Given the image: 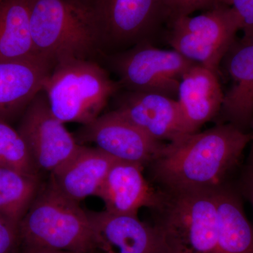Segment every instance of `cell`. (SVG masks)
Returning a JSON list of instances; mask_svg holds the SVG:
<instances>
[{
    "label": "cell",
    "instance_id": "9a60e30c",
    "mask_svg": "<svg viewBox=\"0 0 253 253\" xmlns=\"http://www.w3.org/2000/svg\"><path fill=\"white\" fill-rule=\"evenodd\" d=\"M176 101L187 134L197 132L217 117L224 101L219 77L196 64L181 78Z\"/></svg>",
    "mask_w": 253,
    "mask_h": 253
},
{
    "label": "cell",
    "instance_id": "ffe728a7",
    "mask_svg": "<svg viewBox=\"0 0 253 253\" xmlns=\"http://www.w3.org/2000/svg\"><path fill=\"white\" fill-rule=\"evenodd\" d=\"M41 187L39 176L0 167V217L18 228Z\"/></svg>",
    "mask_w": 253,
    "mask_h": 253
},
{
    "label": "cell",
    "instance_id": "277c9868",
    "mask_svg": "<svg viewBox=\"0 0 253 253\" xmlns=\"http://www.w3.org/2000/svg\"><path fill=\"white\" fill-rule=\"evenodd\" d=\"M214 190H161V202L151 211L163 253H219Z\"/></svg>",
    "mask_w": 253,
    "mask_h": 253
},
{
    "label": "cell",
    "instance_id": "ba28073f",
    "mask_svg": "<svg viewBox=\"0 0 253 253\" xmlns=\"http://www.w3.org/2000/svg\"><path fill=\"white\" fill-rule=\"evenodd\" d=\"M101 43L129 48L151 41L168 16L165 0H94Z\"/></svg>",
    "mask_w": 253,
    "mask_h": 253
},
{
    "label": "cell",
    "instance_id": "d4e9b609",
    "mask_svg": "<svg viewBox=\"0 0 253 253\" xmlns=\"http://www.w3.org/2000/svg\"><path fill=\"white\" fill-rule=\"evenodd\" d=\"M249 158L241 179V191L249 200L253 208V139L251 141Z\"/></svg>",
    "mask_w": 253,
    "mask_h": 253
},
{
    "label": "cell",
    "instance_id": "8992f818",
    "mask_svg": "<svg viewBox=\"0 0 253 253\" xmlns=\"http://www.w3.org/2000/svg\"><path fill=\"white\" fill-rule=\"evenodd\" d=\"M167 26L166 39L172 49L219 77L222 60L241 31L235 10L221 3L198 16L174 18Z\"/></svg>",
    "mask_w": 253,
    "mask_h": 253
},
{
    "label": "cell",
    "instance_id": "f1b7e54d",
    "mask_svg": "<svg viewBox=\"0 0 253 253\" xmlns=\"http://www.w3.org/2000/svg\"><path fill=\"white\" fill-rule=\"evenodd\" d=\"M84 1H89V2H91L93 4V1H94V0H84Z\"/></svg>",
    "mask_w": 253,
    "mask_h": 253
},
{
    "label": "cell",
    "instance_id": "4316f807",
    "mask_svg": "<svg viewBox=\"0 0 253 253\" xmlns=\"http://www.w3.org/2000/svg\"><path fill=\"white\" fill-rule=\"evenodd\" d=\"M105 253H116L111 249H107L106 251H104Z\"/></svg>",
    "mask_w": 253,
    "mask_h": 253
},
{
    "label": "cell",
    "instance_id": "2e32d148",
    "mask_svg": "<svg viewBox=\"0 0 253 253\" xmlns=\"http://www.w3.org/2000/svg\"><path fill=\"white\" fill-rule=\"evenodd\" d=\"M99 241V249L116 253H163L156 228L135 215L106 211L88 212Z\"/></svg>",
    "mask_w": 253,
    "mask_h": 253
},
{
    "label": "cell",
    "instance_id": "cb8c5ba5",
    "mask_svg": "<svg viewBox=\"0 0 253 253\" xmlns=\"http://www.w3.org/2000/svg\"><path fill=\"white\" fill-rule=\"evenodd\" d=\"M18 228L0 217V253H19Z\"/></svg>",
    "mask_w": 253,
    "mask_h": 253
},
{
    "label": "cell",
    "instance_id": "e0dca14e",
    "mask_svg": "<svg viewBox=\"0 0 253 253\" xmlns=\"http://www.w3.org/2000/svg\"><path fill=\"white\" fill-rule=\"evenodd\" d=\"M51 66L38 61L0 63V120L24 111L42 90Z\"/></svg>",
    "mask_w": 253,
    "mask_h": 253
},
{
    "label": "cell",
    "instance_id": "30bf717a",
    "mask_svg": "<svg viewBox=\"0 0 253 253\" xmlns=\"http://www.w3.org/2000/svg\"><path fill=\"white\" fill-rule=\"evenodd\" d=\"M76 138L80 143H93L114 159L141 165L154 161L164 146L141 130L116 111L101 115L80 130Z\"/></svg>",
    "mask_w": 253,
    "mask_h": 253
},
{
    "label": "cell",
    "instance_id": "44dd1931",
    "mask_svg": "<svg viewBox=\"0 0 253 253\" xmlns=\"http://www.w3.org/2000/svg\"><path fill=\"white\" fill-rule=\"evenodd\" d=\"M0 167L39 176L40 171L23 136L2 120H0Z\"/></svg>",
    "mask_w": 253,
    "mask_h": 253
},
{
    "label": "cell",
    "instance_id": "7a4b0ae2",
    "mask_svg": "<svg viewBox=\"0 0 253 253\" xmlns=\"http://www.w3.org/2000/svg\"><path fill=\"white\" fill-rule=\"evenodd\" d=\"M32 39L51 68L63 61L89 59L101 44L92 3L84 0H29Z\"/></svg>",
    "mask_w": 253,
    "mask_h": 253
},
{
    "label": "cell",
    "instance_id": "6da1fadb",
    "mask_svg": "<svg viewBox=\"0 0 253 253\" xmlns=\"http://www.w3.org/2000/svg\"><path fill=\"white\" fill-rule=\"evenodd\" d=\"M253 139L251 131L229 123L184 134L166 143L147 168L162 191L214 190L227 184Z\"/></svg>",
    "mask_w": 253,
    "mask_h": 253
},
{
    "label": "cell",
    "instance_id": "9c48e42d",
    "mask_svg": "<svg viewBox=\"0 0 253 253\" xmlns=\"http://www.w3.org/2000/svg\"><path fill=\"white\" fill-rule=\"evenodd\" d=\"M38 170L51 173L77 152L81 144L50 109L41 90L24 111L17 129Z\"/></svg>",
    "mask_w": 253,
    "mask_h": 253
},
{
    "label": "cell",
    "instance_id": "52a82bcc",
    "mask_svg": "<svg viewBox=\"0 0 253 253\" xmlns=\"http://www.w3.org/2000/svg\"><path fill=\"white\" fill-rule=\"evenodd\" d=\"M111 66L126 91L155 93L174 98L184 73L196 65L174 49L146 41L113 55Z\"/></svg>",
    "mask_w": 253,
    "mask_h": 253
},
{
    "label": "cell",
    "instance_id": "f546056e",
    "mask_svg": "<svg viewBox=\"0 0 253 253\" xmlns=\"http://www.w3.org/2000/svg\"><path fill=\"white\" fill-rule=\"evenodd\" d=\"M220 1L221 3H222V4H224V0H219Z\"/></svg>",
    "mask_w": 253,
    "mask_h": 253
},
{
    "label": "cell",
    "instance_id": "603a6c76",
    "mask_svg": "<svg viewBox=\"0 0 253 253\" xmlns=\"http://www.w3.org/2000/svg\"><path fill=\"white\" fill-rule=\"evenodd\" d=\"M239 15L243 38H253V0H224Z\"/></svg>",
    "mask_w": 253,
    "mask_h": 253
},
{
    "label": "cell",
    "instance_id": "4dcf8cb0",
    "mask_svg": "<svg viewBox=\"0 0 253 253\" xmlns=\"http://www.w3.org/2000/svg\"><path fill=\"white\" fill-rule=\"evenodd\" d=\"M1 1H3V0H0V2H1Z\"/></svg>",
    "mask_w": 253,
    "mask_h": 253
},
{
    "label": "cell",
    "instance_id": "4fadbf2b",
    "mask_svg": "<svg viewBox=\"0 0 253 253\" xmlns=\"http://www.w3.org/2000/svg\"><path fill=\"white\" fill-rule=\"evenodd\" d=\"M144 169L136 163H114L96 196L104 203L105 211L137 216L141 208L153 210L160 204L162 191L146 180Z\"/></svg>",
    "mask_w": 253,
    "mask_h": 253
},
{
    "label": "cell",
    "instance_id": "484cf974",
    "mask_svg": "<svg viewBox=\"0 0 253 253\" xmlns=\"http://www.w3.org/2000/svg\"><path fill=\"white\" fill-rule=\"evenodd\" d=\"M19 253H77L68 252V251H55V250L31 249V248H22Z\"/></svg>",
    "mask_w": 253,
    "mask_h": 253
},
{
    "label": "cell",
    "instance_id": "83f0119b",
    "mask_svg": "<svg viewBox=\"0 0 253 253\" xmlns=\"http://www.w3.org/2000/svg\"><path fill=\"white\" fill-rule=\"evenodd\" d=\"M250 129H251V132L253 134V119L252 122L251 123V127H250Z\"/></svg>",
    "mask_w": 253,
    "mask_h": 253
},
{
    "label": "cell",
    "instance_id": "ac0fdd59",
    "mask_svg": "<svg viewBox=\"0 0 253 253\" xmlns=\"http://www.w3.org/2000/svg\"><path fill=\"white\" fill-rule=\"evenodd\" d=\"M219 253H253V225L246 217L241 194L229 183L214 190Z\"/></svg>",
    "mask_w": 253,
    "mask_h": 253
},
{
    "label": "cell",
    "instance_id": "5bb4252c",
    "mask_svg": "<svg viewBox=\"0 0 253 253\" xmlns=\"http://www.w3.org/2000/svg\"><path fill=\"white\" fill-rule=\"evenodd\" d=\"M116 161L98 148L81 145L72 157L50 173L49 182L63 196L79 203L97 196Z\"/></svg>",
    "mask_w": 253,
    "mask_h": 253
},
{
    "label": "cell",
    "instance_id": "8fae6325",
    "mask_svg": "<svg viewBox=\"0 0 253 253\" xmlns=\"http://www.w3.org/2000/svg\"><path fill=\"white\" fill-rule=\"evenodd\" d=\"M221 69L230 85L224 93L216 123L249 131L253 119V38H237L223 59Z\"/></svg>",
    "mask_w": 253,
    "mask_h": 253
},
{
    "label": "cell",
    "instance_id": "3957f363",
    "mask_svg": "<svg viewBox=\"0 0 253 253\" xmlns=\"http://www.w3.org/2000/svg\"><path fill=\"white\" fill-rule=\"evenodd\" d=\"M22 248L91 253L99 241L88 212L50 183L41 187L18 226Z\"/></svg>",
    "mask_w": 253,
    "mask_h": 253
},
{
    "label": "cell",
    "instance_id": "7402d4cb",
    "mask_svg": "<svg viewBox=\"0 0 253 253\" xmlns=\"http://www.w3.org/2000/svg\"><path fill=\"white\" fill-rule=\"evenodd\" d=\"M165 3L167 11V23L174 18L191 16L197 11H207L221 4L219 0H165Z\"/></svg>",
    "mask_w": 253,
    "mask_h": 253
},
{
    "label": "cell",
    "instance_id": "d6986e66",
    "mask_svg": "<svg viewBox=\"0 0 253 253\" xmlns=\"http://www.w3.org/2000/svg\"><path fill=\"white\" fill-rule=\"evenodd\" d=\"M23 61L44 63L37 54L32 39L29 0H3L0 2V63Z\"/></svg>",
    "mask_w": 253,
    "mask_h": 253
},
{
    "label": "cell",
    "instance_id": "7c38bea8",
    "mask_svg": "<svg viewBox=\"0 0 253 253\" xmlns=\"http://www.w3.org/2000/svg\"><path fill=\"white\" fill-rule=\"evenodd\" d=\"M113 111L161 142L187 134L177 101L169 96L126 90Z\"/></svg>",
    "mask_w": 253,
    "mask_h": 253
},
{
    "label": "cell",
    "instance_id": "5b68a950",
    "mask_svg": "<svg viewBox=\"0 0 253 253\" xmlns=\"http://www.w3.org/2000/svg\"><path fill=\"white\" fill-rule=\"evenodd\" d=\"M121 84L89 59H69L55 65L42 90L50 109L61 122L89 124L101 116Z\"/></svg>",
    "mask_w": 253,
    "mask_h": 253
}]
</instances>
